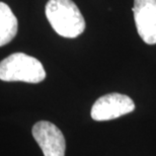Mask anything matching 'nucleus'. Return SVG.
<instances>
[{
  "label": "nucleus",
  "mask_w": 156,
  "mask_h": 156,
  "mask_svg": "<svg viewBox=\"0 0 156 156\" xmlns=\"http://www.w3.org/2000/svg\"><path fill=\"white\" fill-rule=\"evenodd\" d=\"M46 16L59 36L73 39L85 30V20L72 0H49Z\"/></svg>",
  "instance_id": "obj_1"
},
{
  "label": "nucleus",
  "mask_w": 156,
  "mask_h": 156,
  "mask_svg": "<svg viewBox=\"0 0 156 156\" xmlns=\"http://www.w3.org/2000/svg\"><path fill=\"white\" fill-rule=\"evenodd\" d=\"M46 78L43 64L24 53H14L0 62V80L39 83Z\"/></svg>",
  "instance_id": "obj_2"
},
{
  "label": "nucleus",
  "mask_w": 156,
  "mask_h": 156,
  "mask_svg": "<svg viewBox=\"0 0 156 156\" xmlns=\"http://www.w3.org/2000/svg\"><path fill=\"white\" fill-rule=\"evenodd\" d=\"M135 110V104L126 94L108 93L93 104L91 108V118L94 121H110L120 118Z\"/></svg>",
  "instance_id": "obj_3"
},
{
  "label": "nucleus",
  "mask_w": 156,
  "mask_h": 156,
  "mask_svg": "<svg viewBox=\"0 0 156 156\" xmlns=\"http://www.w3.org/2000/svg\"><path fill=\"white\" fill-rule=\"evenodd\" d=\"M33 136L45 156H65L66 142L56 125L41 121L33 127Z\"/></svg>",
  "instance_id": "obj_4"
},
{
  "label": "nucleus",
  "mask_w": 156,
  "mask_h": 156,
  "mask_svg": "<svg viewBox=\"0 0 156 156\" xmlns=\"http://www.w3.org/2000/svg\"><path fill=\"white\" fill-rule=\"evenodd\" d=\"M134 20L138 34L146 44H156V0H134Z\"/></svg>",
  "instance_id": "obj_5"
},
{
  "label": "nucleus",
  "mask_w": 156,
  "mask_h": 156,
  "mask_svg": "<svg viewBox=\"0 0 156 156\" xmlns=\"http://www.w3.org/2000/svg\"><path fill=\"white\" fill-rule=\"evenodd\" d=\"M16 34V16L6 3L0 2V47L10 43Z\"/></svg>",
  "instance_id": "obj_6"
}]
</instances>
